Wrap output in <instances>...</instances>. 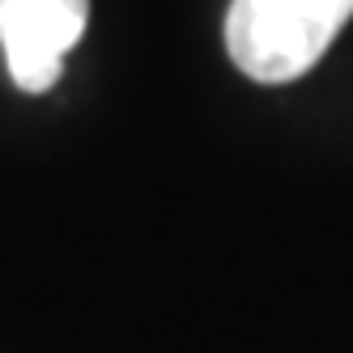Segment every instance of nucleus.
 Returning <instances> with one entry per match:
<instances>
[{
	"label": "nucleus",
	"mask_w": 353,
	"mask_h": 353,
	"mask_svg": "<svg viewBox=\"0 0 353 353\" xmlns=\"http://www.w3.org/2000/svg\"><path fill=\"white\" fill-rule=\"evenodd\" d=\"M353 17V0H230L225 52L260 85H285L311 72Z\"/></svg>",
	"instance_id": "nucleus-1"
},
{
	"label": "nucleus",
	"mask_w": 353,
	"mask_h": 353,
	"mask_svg": "<svg viewBox=\"0 0 353 353\" xmlns=\"http://www.w3.org/2000/svg\"><path fill=\"white\" fill-rule=\"evenodd\" d=\"M90 0H0V47L21 94H47L81 43Z\"/></svg>",
	"instance_id": "nucleus-2"
}]
</instances>
